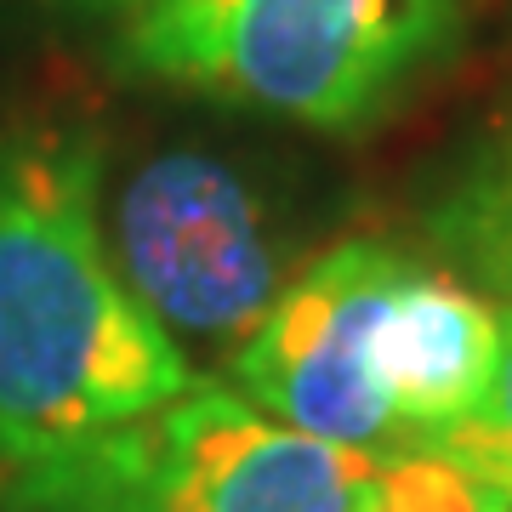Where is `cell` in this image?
<instances>
[{"mask_svg": "<svg viewBox=\"0 0 512 512\" xmlns=\"http://www.w3.org/2000/svg\"><path fill=\"white\" fill-rule=\"evenodd\" d=\"M200 382L120 285L97 222V148L0 131V456L23 467Z\"/></svg>", "mask_w": 512, "mask_h": 512, "instance_id": "6da1fadb", "label": "cell"}, {"mask_svg": "<svg viewBox=\"0 0 512 512\" xmlns=\"http://www.w3.org/2000/svg\"><path fill=\"white\" fill-rule=\"evenodd\" d=\"M456 0H154L131 69L319 131H353L439 52Z\"/></svg>", "mask_w": 512, "mask_h": 512, "instance_id": "7a4b0ae2", "label": "cell"}, {"mask_svg": "<svg viewBox=\"0 0 512 512\" xmlns=\"http://www.w3.org/2000/svg\"><path fill=\"white\" fill-rule=\"evenodd\" d=\"M376 456L302 439L194 382L109 433L12 467L0 512H353Z\"/></svg>", "mask_w": 512, "mask_h": 512, "instance_id": "3957f363", "label": "cell"}, {"mask_svg": "<svg viewBox=\"0 0 512 512\" xmlns=\"http://www.w3.org/2000/svg\"><path fill=\"white\" fill-rule=\"evenodd\" d=\"M109 262L171 342L234 353L285 291L256 188L205 148H165L131 171L103 228Z\"/></svg>", "mask_w": 512, "mask_h": 512, "instance_id": "277c9868", "label": "cell"}, {"mask_svg": "<svg viewBox=\"0 0 512 512\" xmlns=\"http://www.w3.org/2000/svg\"><path fill=\"white\" fill-rule=\"evenodd\" d=\"M399 262L387 239H348L296 274L228 359L234 393L302 439L399 456L404 433L376 382V313Z\"/></svg>", "mask_w": 512, "mask_h": 512, "instance_id": "5b68a950", "label": "cell"}, {"mask_svg": "<svg viewBox=\"0 0 512 512\" xmlns=\"http://www.w3.org/2000/svg\"><path fill=\"white\" fill-rule=\"evenodd\" d=\"M501 353V313L456 274L404 256L376 313V382L404 450H439L484 410Z\"/></svg>", "mask_w": 512, "mask_h": 512, "instance_id": "8992f818", "label": "cell"}, {"mask_svg": "<svg viewBox=\"0 0 512 512\" xmlns=\"http://www.w3.org/2000/svg\"><path fill=\"white\" fill-rule=\"evenodd\" d=\"M433 239L484 285L512 296V120L473 148V160L439 194Z\"/></svg>", "mask_w": 512, "mask_h": 512, "instance_id": "52a82bcc", "label": "cell"}, {"mask_svg": "<svg viewBox=\"0 0 512 512\" xmlns=\"http://www.w3.org/2000/svg\"><path fill=\"white\" fill-rule=\"evenodd\" d=\"M353 512H512V490L450 450H399L376 456Z\"/></svg>", "mask_w": 512, "mask_h": 512, "instance_id": "ba28073f", "label": "cell"}, {"mask_svg": "<svg viewBox=\"0 0 512 512\" xmlns=\"http://www.w3.org/2000/svg\"><path fill=\"white\" fill-rule=\"evenodd\" d=\"M439 450L473 461L484 478L512 490V308L501 313V353H495V382L484 393V410L467 427H456Z\"/></svg>", "mask_w": 512, "mask_h": 512, "instance_id": "9c48e42d", "label": "cell"}, {"mask_svg": "<svg viewBox=\"0 0 512 512\" xmlns=\"http://www.w3.org/2000/svg\"><path fill=\"white\" fill-rule=\"evenodd\" d=\"M74 6H86V12H143V6H154V0H74Z\"/></svg>", "mask_w": 512, "mask_h": 512, "instance_id": "30bf717a", "label": "cell"}]
</instances>
